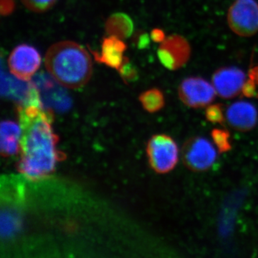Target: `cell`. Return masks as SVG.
Wrapping results in <instances>:
<instances>
[{"mask_svg":"<svg viewBox=\"0 0 258 258\" xmlns=\"http://www.w3.org/2000/svg\"><path fill=\"white\" fill-rule=\"evenodd\" d=\"M248 76L249 79H252L255 83L258 89V66H256L249 71Z\"/></svg>","mask_w":258,"mask_h":258,"instance_id":"obj_25","label":"cell"},{"mask_svg":"<svg viewBox=\"0 0 258 258\" xmlns=\"http://www.w3.org/2000/svg\"><path fill=\"white\" fill-rule=\"evenodd\" d=\"M211 135L214 142L220 152H227L230 150L232 144L230 142V135L227 131L215 128L212 131Z\"/></svg>","mask_w":258,"mask_h":258,"instance_id":"obj_17","label":"cell"},{"mask_svg":"<svg viewBox=\"0 0 258 258\" xmlns=\"http://www.w3.org/2000/svg\"><path fill=\"white\" fill-rule=\"evenodd\" d=\"M126 49L127 45L121 39L108 35L102 41L101 52L90 51L96 62L106 64L108 67L118 71L124 60L123 53Z\"/></svg>","mask_w":258,"mask_h":258,"instance_id":"obj_11","label":"cell"},{"mask_svg":"<svg viewBox=\"0 0 258 258\" xmlns=\"http://www.w3.org/2000/svg\"><path fill=\"white\" fill-rule=\"evenodd\" d=\"M191 46L184 37L172 35L161 42L157 55L161 63L170 71H176L187 63L191 56Z\"/></svg>","mask_w":258,"mask_h":258,"instance_id":"obj_8","label":"cell"},{"mask_svg":"<svg viewBox=\"0 0 258 258\" xmlns=\"http://www.w3.org/2000/svg\"><path fill=\"white\" fill-rule=\"evenodd\" d=\"M139 101L144 109L150 113L160 111L165 104L164 94L158 88H152L142 93L139 96Z\"/></svg>","mask_w":258,"mask_h":258,"instance_id":"obj_16","label":"cell"},{"mask_svg":"<svg viewBox=\"0 0 258 258\" xmlns=\"http://www.w3.org/2000/svg\"><path fill=\"white\" fill-rule=\"evenodd\" d=\"M105 29L108 35H113L123 40L132 36L134 31V23L128 15L117 13L108 18Z\"/></svg>","mask_w":258,"mask_h":258,"instance_id":"obj_15","label":"cell"},{"mask_svg":"<svg viewBox=\"0 0 258 258\" xmlns=\"http://www.w3.org/2000/svg\"><path fill=\"white\" fill-rule=\"evenodd\" d=\"M34 83L40 91L43 106L62 111L69 109L71 98L52 76L44 73L38 74L34 78Z\"/></svg>","mask_w":258,"mask_h":258,"instance_id":"obj_9","label":"cell"},{"mask_svg":"<svg viewBox=\"0 0 258 258\" xmlns=\"http://www.w3.org/2000/svg\"><path fill=\"white\" fill-rule=\"evenodd\" d=\"M226 117L229 124L240 132L254 128L257 120V111L254 105L247 101H237L227 108Z\"/></svg>","mask_w":258,"mask_h":258,"instance_id":"obj_12","label":"cell"},{"mask_svg":"<svg viewBox=\"0 0 258 258\" xmlns=\"http://www.w3.org/2000/svg\"><path fill=\"white\" fill-rule=\"evenodd\" d=\"M45 64L50 76L66 88L83 87L92 76L91 55L84 47L75 42L53 44L47 51Z\"/></svg>","mask_w":258,"mask_h":258,"instance_id":"obj_2","label":"cell"},{"mask_svg":"<svg viewBox=\"0 0 258 258\" xmlns=\"http://www.w3.org/2000/svg\"><path fill=\"white\" fill-rule=\"evenodd\" d=\"M184 165L193 171L208 170L217 159L215 148L208 139L193 137L185 142L182 148Z\"/></svg>","mask_w":258,"mask_h":258,"instance_id":"obj_5","label":"cell"},{"mask_svg":"<svg viewBox=\"0 0 258 258\" xmlns=\"http://www.w3.org/2000/svg\"><path fill=\"white\" fill-rule=\"evenodd\" d=\"M21 160L20 170L28 179H40L55 168L57 156L56 139L50 118L43 107L20 106Z\"/></svg>","mask_w":258,"mask_h":258,"instance_id":"obj_1","label":"cell"},{"mask_svg":"<svg viewBox=\"0 0 258 258\" xmlns=\"http://www.w3.org/2000/svg\"><path fill=\"white\" fill-rule=\"evenodd\" d=\"M1 14L8 15L13 13L15 8V3L13 0H1Z\"/></svg>","mask_w":258,"mask_h":258,"instance_id":"obj_23","label":"cell"},{"mask_svg":"<svg viewBox=\"0 0 258 258\" xmlns=\"http://www.w3.org/2000/svg\"><path fill=\"white\" fill-rule=\"evenodd\" d=\"M151 38L153 41L155 42H162L166 39L165 33L162 30L159 28H155L151 32Z\"/></svg>","mask_w":258,"mask_h":258,"instance_id":"obj_24","label":"cell"},{"mask_svg":"<svg viewBox=\"0 0 258 258\" xmlns=\"http://www.w3.org/2000/svg\"><path fill=\"white\" fill-rule=\"evenodd\" d=\"M227 22L239 36L255 35L258 32V3L255 0H235L229 9Z\"/></svg>","mask_w":258,"mask_h":258,"instance_id":"obj_3","label":"cell"},{"mask_svg":"<svg viewBox=\"0 0 258 258\" xmlns=\"http://www.w3.org/2000/svg\"><path fill=\"white\" fill-rule=\"evenodd\" d=\"M57 0H22L28 9L35 13H44L50 10Z\"/></svg>","mask_w":258,"mask_h":258,"instance_id":"obj_19","label":"cell"},{"mask_svg":"<svg viewBox=\"0 0 258 258\" xmlns=\"http://www.w3.org/2000/svg\"><path fill=\"white\" fill-rule=\"evenodd\" d=\"M207 119L214 123H223L225 122V115H224L223 108L222 105H211L207 108Z\"/></svg>","mask_w":258,"mask_h":258,"instance_id":"obj_20","label":"cell"},{"mask_svg":"<svg viewBox=\"0 0 258 258\" xmlns=\"http://www.w3.org/2000/svg\"><path fill=\"white\" fill-rule=\"evenodd\" d=\"M246 81L245 74L236 67H223L214 73L212 84L219 96L229 99L242 92Z\"/></svg>","mask_w":258,"mask_h":258,"instance_id":"obj_10","label":"cell"},{"mask_svg":"<svg viewBox=\"0 0 258 258\" xmlns=\"http://www.w3.org/2000/svg\"><path fill=\"white\" fill-rule=\"evenodd\" d=\"M21 127L11 120H5L1 125L0 145L3 154L14 155L20 149Z\"/></svg>","mask_w":258,"mask_h":258,"instance_id":"obj_14","label":"cell"},{"mask_svg":"<svg viewBox=\"0 0 258 258\" xmlns=\"http://www.w3.org/2000/svg\"><path fill=\"white\" fill-rule=\"evenodd\" d=\"M32 81H24L15 76L1 71L2 96L11 98L18 102L20 106L28 105L31 94Z\"/></svg>","mask_w":258,"mask_h":258,"instance_id":"obj_13","label":"cell"},{"mask_svg":"<svg viewBox=\"0 0 258 258\" xmlns=\"http://www.w3.org/2000/svg\"><path fill=\"white\" fill-rule=\"evenodd\" d=\"M242 94L247 98H258V89L252 79L247 80L242 89Z\"/></svg>","mask_w":258,"mask_h":258,"instance_id":"obj_21","label":"cell"},{"mask_svg":"<svg viewBox=\"0 0 258 258\" xmlns=\"http://www.w3.org/2000/svg\"><path fill=\"white\" fill-rule=\"evenodd\" d=\"M136 45L139 49H146L150 45V37L147 32H140L137 34L135 39Z\"/></svg>","mask_w":258,"mask_h":258,"instance_id":"obj_22","label":"cell"},{"mask_svg":"<svg viewBox=\"0 0 258 258\" xmlns=\"http://www.w3.org/2000/svg\"><path fill=\"white\" fill-rule=\"evenodd\" d=\"M147 154L149 163L154 171L164 174L175 167L179 150L174 139L169 136L159 134L149 141Z\"/></svg>","mask_w":258,"mask_h":258,"instance_id":"obj_4","label":"cell"},{"mask_svg":"<svg viewBox=\"0 0 258 258\" xmlns=\"http://www.w3.org/2000/svg\"><path fill=\"white\" fill-rule=\"evenodd\" d=\"M40 64L41 56L38 51L26 44L15 47L8 58L10 73L17 79L24 81H31Z\"/></svg>","mask_w":258,"mask_h":258,"instance_id":"obj_6","label":"cell"},{"mask_svg":"<svg viewBox=\"0 0 258 258\" xmlns=\"http://www.w3.org/2000/svg\"><path fill=\"white\" fill-rule=\"evenodd\" d=\"M216 91L213 85L201 77H189L179 85L180 100L186 106L198 108L208 106L215 100Z\"/></svg>","mask_w":258,"mask_h":258,"instance_id":"obj_7","label":"cell"},{"mask_svg":"<svg viewBox=\"0 0 258 258\" xmlns=\"http://www.w3.org/2000/svg\"><path fill=\"white\" fill-rule=\"evenodd\" d=\"M118 72L125 83L133 82L138 79V71L135 66L131 62L128 57H124L123 64Z\"/></svg>","mask_w":258,"mask_h":258,"instance_id":"obj_18","label":"cell"}]
</instances>
